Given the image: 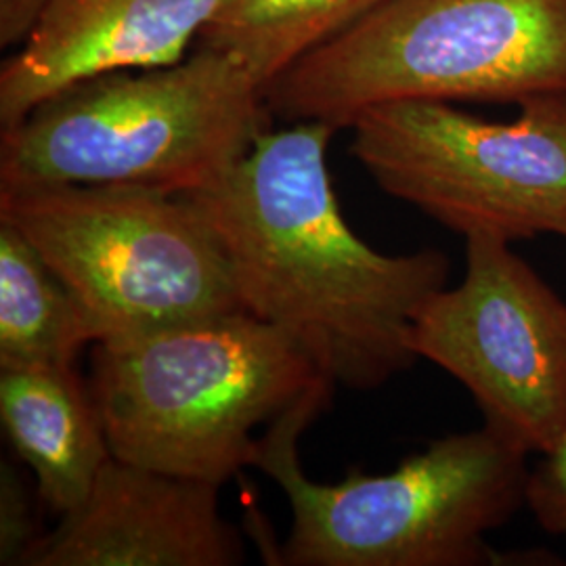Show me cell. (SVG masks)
Here are the masks:
<instances>
[{"instance_id": "2", "label": "cell", "mask_w": 566, "mask_h": 566, "mask_svg": "<svg viewBox=\"0 0 566 566\" xmlns=\"http://www.w3.org/2000/svg\"><path fill=\"white\" fill-rule=\"evenodd\" d=\"M319 392L285 411L256 441L252 465L282 486L292 525L277 565L483 566L489 535L526 502L528 453L491 428L447 434L385 474L311 481L298 437L325 407Z\"/></svg>"}, {"instance_id": "15", "label": "cell", "mask_w": 566, "mask_h": 566, "mask_svg": "<svg viewBox=\"0 0 566 566\" xmlns=\"http://www.w3.org/2000/svg\"><path fill=\"white\" fill-rule=\"evenodd\" d=\"M41 539L30 491L13 468L2 462L0 474V565H23V558Z\"/></svg>"}, {"instance_id": "14", "label": "cell", "mask_w": 566, "mask_h": 566, "mask_svg": "<svg viewBox=\"0 0 566 566\" xmlns=\"http://www.w3.org/2000/svg\"><path fill=\"white\" fill-rule=\"evenodd\" d=\"M525 507L546 533L566 539V420L556 446L528 470Z\"/></svg>"}, {"instance_id": "13", "label": "cell", "mask_w": 566, "mask_h": 566, "mask_svg": "<svg viewBox=\"0 0 566 566\" xmlns=\"http://www.w3.org/2000/svg\"><path fill=\"white\" fill-rule=\"evenodd\" d=\"M386 0H223L200 46L242 61L264 86L292 63L334 41Z\"/></svg>"}, {"instance_id": "10", "label": "cell", "mask_w": 566, "mask_h": 566, "mask_svg": "<svg viewBox=\"0 0 566 566\" xmlns=\"http://www.w3.org/2000/svg\"><path fill=\"white\" fill-rule=\"evenodd\" d=\"M223 0H51L0 70L2 130L88 78L179 63Z\"/></svg>"}, {"instance_id": "3", "label": "cell", "mask_w": 566, "mask_h": 566, "mask_svg": "<svg viewBox=\"0 0 566 566\" xmlns=\"http://www.w3.org/2000/svg\"><path fill=\"white\" fill-rule=\"evenodd\" d=\"M261 82L200 46L189 60L78 82L2 130L0 189L116 185L170 196L219 181L269 130Z\"/></svg>"}, {"instance_id": "8", "label": "cell", "mask_w": 566, "mask_h": 566, "mask_svg": "<svg viewBox=\"0 0 566 566\" xmlns=\"http://www.w3.org/2000/svg\"><path fill=\"white\" fill-rule=\"evenodd\" d=\"M411 350L464 386L483 426L542 455L566 420V301L512 243L465 240L464 280L439 290L411 327Z\"/></svg>"}, {"instance_id": "6", "label": "cell", "mask_w": 566, "mask_h": 566, "mask_svg": "<svg viewBox=\"0 0 566 566\" xmlns=\"http://www.w3.org/2000/svg\"><path fill=\"white\" fill-rule=\"evenodd\" d=\"M0 221L60 275L97 343L245 311L223 243L189 196L116 185L0 189Z\"/></svg>"}, {"instance_id": "16", "label": "cell", "mask_w": 566, "mask_h": 566, "mask_svg": "<svg viewBox=\"0 0 566 566\" xmlns=\"http://www.w3.org/2000/svg\"><path fill=\"white\" fill-rule=\"evenodd\" d=\"M51 0H0L2 49L25 44L39 28Z\"/></svg>"}, {"instance_id": "1", "label": "cell", "mask_w": 566, "mask_h": 566, "mask_svg": "<svg viewBox=\"0 0 566 566\" xmlns=\"http://www.w3.org/2000/svg\"><path fill=\"white\" fill-rule=\"evenodd\" d=\"M324 122L266 130L219 181L187 193L223 243L243 308L277 327L329 385L376 390L418 361L411 327L447 287L437 248L382 254L336 200Z\"/></svg>"}, {"instance_id": "12", "label": "cell", "mask_w": 566, "mask_h": 566, "mask_svg": "<svg viewBox=\"0 0 566 566\" xmlns=\"http://www.w3.org/2000/svg\"><path fill=\"white\" fill-rule=\"evenodd\" d=\"M95 343L60 275L13 224L0 221V369L76 365L82 348Z\"/></svg>"}, {"instance_id": "11", "label": "cell", "mask_w": 566, "mask_h": 566, "mask_svg": "<svg viewBox=\"0 0 566 566\" xmlns=\"http://www.w3.org/2000/svg\"><path fill=\"white\" fill-rule=\"evenodd\" d=\"M0 420L9 443L34 472L42 506L60 518L81 506L112 449L76 365L2 367Z\"/></svg>"}, {"instance_id": "5", "label": "cell", "mask_w": 566, "mask_h": 566, "mask_svg": "<svg viewBox=\"0 0 566 566\" xmlns=\"http://www.w3.org/2000/svg\"><path fill=\"white\" fill-rule=\"evenodd\" d=\"M566 95V0H386L264 86L271 116L334 130L382 103Z\"/></svg>"}, {"instance_id": "7", "label": "cell", "mask_w": 566, "mask_h": 566, "mask_svg": "<svg viewBox=\"0 0 566 566\" xmlns=\"http://www.w3.org/2000/svg\"><path fill=\"white\" fill-rule=\"evenodd\" d=\"M518 107L491 122L447 102L374 105L350 126V154L385 193L464 240H566V95Z\"/></svg>"}, {"instance_id": "9", "label": "cell", "mask_w": 566, "mask_h": 566, "mask_svg": "<svg viewBox=\"0 0 566 566\" xmlns=\"http://www.w3.org/2000/svg\"><path fill=\"white\" fill-rule=\"evenodd\" d=\"M221 485L109 458L88 497L21 566H235L245 549L219 510Z\"/></svg>"}, {"instance_id": "4", "label": "cell", "mask_w": 566, "mask_h": 566, "mask_svg": "<svg viewBox=\"0 0 566 566\" xmlns=\"http://www.w3.org/2000/svg\"><path fill=\"white\" fill-rule=\"evenodd\" d=\"M88 388L114 458L221 486L252 465L256 428L334 392L248 311L93 344Z\"/></svg>"}]
</instances>
